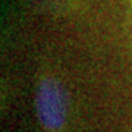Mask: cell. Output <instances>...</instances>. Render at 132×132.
<instances>
[{
  "mask_svg": "<svg viewBox=\"0 0 132 132\" xmlns=\"http://www.w3.org/2000/svg\"><path fill=\"white\" fill-rule=\"evenodd\" d=\"M35 113L43 129L59 132L65 128L69 114V97L57 78L44 76L35 91Z\"/></svg>",
  "mask_w": 132,
  "mask_h": 132,
  "instance_id": "cell-1",
  "label": "cell"
},
{
  "mask_svg": "<svg viewBox=\"0 0 132 132\" xmlns=\"http://www.w3.org/2000/svg\"><path fill=\"white\" fill-rule=\"evenodd\" d=\"M34 6L48 12H65L69 6V0H29Z\"/></svg>",
  "mask_w": 132,
  "mask_h": 132,
  "instance_id": "cell-2",
  "label": "cell"
}]
</instances>
